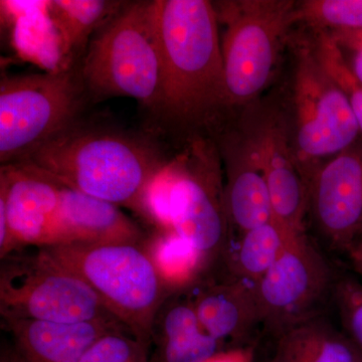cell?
I'll list each match as a JSON object with an SVG mask.
<instances>
[{"label":"cell","instance_id":"cell-1","mask_svg":"<svg viewBox=\"0 0 362 362\" xmlns=\"http://www.w3.org/2000/svg\"><path fill=\"white\" fill-rule=\"evenodd\" d=\"M168 159L148 136L80 120L25 162L66 187L140 214L145 188Z\"/></svg>","mask_w":362,"mask_h":362},{"label":"cell","instance_id":"cell-2","mask_svg":"<svg viewBox=\"0 0 362 362\" xmlns=\"http://www.w3.org/2000/svg\"><path fill=\"white\" fill-rule=\"evenodd\" d=\"M162 94L159 116L204 124L226 106L221 30L214 2L156 0Z\"/></svg>","mask_w":362,"mask_h":362},{"label":"cell","instance_id":"cell-3","mask_svg":"<svg viewBox=\"0 0 362 362\" xmlns=\"http://www.w3.org/2000/svg\"><path fill=\"white\" fill-rule=\"evenodd\" d=\"M78 69L92 101L132 98L158 118L162 59L156 0L126 1L95 33Z\"/></svg>","mask_w":362,"mask_h":362},{"label":"cell","instance_id":"cell-4","mask_svg":"<svg viewBox=\"0 0 362 362\" xmlns=\"http://www.w3.org/2000/svg\"><path fill=\"white\" fill-rule=\"evenodd\" d=\"M40 249L84 279L112 314L148 349L157 314L169 293L144 247L63 245Z\"/></svg>","mask_w":362,"mask_h":362},{"label":"cell","instance_id":"cell-5","mask_svg":"<svg viewBox=\"0 0 362 362\" xmlns=\"http://www.w3.org/2000/svg\"><path fill=\"white\" fill-rule=\"evenodd\" d=\"M88 99L78 66L42 74L2 75L1 166L28 161L42 145L78 122Z\"/></svg>","mask_w":362,"mask_h":362},{"label":"cell","instance_id":"cell-6","mask_svg":"<svg viewBox=\"0 0 362 362\" xmlns=\"http://www.w3.org/2000/svg\"><path fill=\"white\" fill-rule=\"evenodd\" d=\"M221 33L226 106L252 101L270 82L283 40L296 23L293 0L214 2Z\"/></svg>","mask_w":362,"mask_h":362},{"label":"cell","instance_id":"cell-7","mask_svg":"<svg viewBox=\"0 0 362 362\" xmlns=\"http://www.w3.org/2000/svg\"><path fill=\"white\" fill-rule=\"evenodd\" d=\"M168 183L171 230L187 240L207 265L225 257L230 245V225L225 206L218 150L194 138L181 153L161 169Z\"/></svg>","mask_w":362,"mask_h":362},{"label":"cell","instance_id":"cell-8","mask_svg":"<svg viewBox=\"0 0 362 362\" xmlns=\"http://www.w3.org/2000/svg\"><path fill=\"white\" fill-rule=\"evenodd\" d=\"M0 313L2 319L54 322L118 320L84 279L42 249L2 266Z\"/></svg>","mask_w":362,"mask_h":362},{"label":"cell","instance_id":"cell-9","mask_svg":"<svg viewBox=\"0 0 362 362\" xmlns=\"http://www.w3.org/2000/svg\"><path fill=\"white\" fill-rule=\"evenodd\" d=\"M293 82L298 164L307 182L319 160L349 149L361 132L344 93L323 70L310 45L298 49Z\"/></svg>","mask_w":362,"mask_h":362},{"label":"cell","instance_id":"cell-10","mask_svg":"<svg viewBox=\"0 0 362 362\" xmlns=\"http://www.w3.org/2000/svg\"><path fill=\"white\" fill-rule=\"evenodd\" d=\"M337 279L305 233H292L270 270L255 285L262 327L281 333L321 315Z\"/></svg>","mask_w":362,"mask_h":362},{"label":"cell","instance_id":"cell-11","mask_svg":"<svg viewBox=\"0 0 362 362\" xmlns=\"http://www.w3.org/2000/svg\"><path fill=\"white\" fill-rule=\"evenodd\" d=\"M62 189V183L28 162L1 166L0 209L18 247L64 244Z\"/></svg>","mask_w":362,"mask_h":362},{"label":"cell","instance_id":"cell-12","mask_svg":"<svg viewBox=\"0 0 362 362\" xmlns=\"http://www.w3.org/2000/svg\"><path fill=\"white\" fill-rule=\"evenodd\" d=\"M309 207L333 250L349 252L362 235V149L349 147L314 171Z\"/></svg>","mask_w":362,"mask_h":362},{"label":"cell","instance_id":"cell-13","mask_svg":"<svg viewBox=\"0 0 362 362\" xmlns=\"http://www.w3.org/2000/svg\"><path fill=\"white\" fill-rule=\"evenodd\" d=\"M263 168L274 220L293 233H305L309 185L298 164L294 147L277 118L262 121L249 138Z\"/></svg>","mask_w":362,"mask_h":362},{"label":"cell","instance_id":"cell-14","mask_svg":"<svg viewBox=\"0 0 362 362\" xmlns=\"http://www.w3.org/2000/svg\"><path fill=\"white\" fill-rule=\"evenodd\" d=\"M204 329L221 344L243 345L262 327L255 285L228 274L223 281H199L188 295Z\"/></svg>","mask_w":362,"mask_h":362},{"label":"cell","instance_id":"cell-15","mask_svg":"<svg viewBox=\"0 0 362 362\" xmlns=\"http://www.w3.org/2000/svg\"><path fill=\"white\" fill-rule=\"evenodd\" d=\"M2 322L13 334L16 354L26 362H80L105 335L114 331L129 332L118 320L54 322L2 319Z\"/></svg>","mask_w":362,"mask_h":362},{"label":"cell","instance_id":"cell-16","mask_svg":"<svg viewBox=\"0 0 362 362\" xmlns=\"http://www.w3.org/2000/svg\"><path fill=\"white\" fill-rule=\"evenodd\" d=\"M225 206L228 225L239 235L274 221L265 173L250 139H223Z\"/></svg>","mask_w":362,"mask_h":362},{"label":"cell","instance_id":"cell-17","mask_svg":"<svg viewBox=\"0 0 362 362\" xmlns=\"http://www.w3.org/2000/svg\"><path fill=\"white\" fill-rule=\"evenodd\" d=\"M61 226L63 245L143 246L147 239L120 206L65 185L62 189Z\"/></svg>","mask_w":362,"mask_h":362},{"label":"cell","instance_id":"cell-18","mask_svg":"<svg viewBox=\"0 0 362 362\" xmlns=\"http://www.w3.org/2000/svg\"><path fill=\"white\" fill-rule=\"evenodd\" d=\"M162 362H201L226 349L204 329L188 295L168 298L154 322Z\"/></svg>","mask_w":362,"mask_h":362},{"label":"cell","instance_id":"cell-19","mask_svg":"<svg viewBox=\"0 0 362 362\" xmlns=\"http://www.w3.org/2000/svg\"><path fill=\"white\" fill-rule=\"evenodd\" d=\"M358 352L346 333L321 314L278 335L270 362H356Z\"/></svg>","mask_w":362,"mask_h":362},{"label":"cell","instance_id":"cell-20","mask_svg":"<svg viewBox=\"0 0 362 362\" xmlns=\"http://www.w3.org/2000/svg\"><path fill=\"white\" fill-rule=\"evenodd\" d=\"M116 0H54L47 16L61 40V52L68 68L84 57L95 33L124 6Z\"/></svg>","mask_w":362,"mask_h":362},{"label":"cell","instance_id":"cell-21","mask_svg":"<svg viewBox=\"0 0 362 362\" xmlns=\"http://www.w3.org/2000/svg\"><path fill=\"white\" fill-rule=\"evenodd\" d=\"M143 246L169 295L194 287L209 267L201 252L175 230H156Z\"/></svg>","mask_w":362,"mask_h":362},{"label":"cell","instance_id":"cell-22","mask_svg":"<svg viewBox=\"0 0 362 362\" xmlns=\"http://www.w3.org/2000/svg\"><path fill=\"white\" fill-rule=\"evenodd\" d=\"M292 233L274 220L239 235L237 246L228 247L223 257L228 274L256 285L279 258Z\"/></svg>","mask_w":362,"mask_h":362},{"label":"cell","instance_id":"cell-23","mask_svg":"<svg viewBox=\"0 0 362 362\" xmlns=\"http://www.w3.org/2000/svg\"><path fill=\"white\" fill-rule=\"evenodd\" d=\"M296 21L315 32L362 30V0H304L297 2Z\"/></svg>","mask_w":362,"mask_h":362},{"label":"cell","instance_id":"cell-24","mask_svg":"<svg viewBox=\"0 0 362 362\" xmlns=\"http://www.w3.org/2000/svg\"><path fill=\"white\" fill-rule=\"evenodd\" d=\"M309 45L317 62L344 93L362 132V84L350 70L341 49L326 32H315Z\"/></svg>","mask_w":362,"mask_h":362},{"label":"cell","instance_id":"cell-25","mask_svg":"<svg viewBox=\"0 0 362 362\" xmlns=\"http://www.w3.org/2000/svg\"><path fill=\"white\" fill-rule=\"evenodd\" d=\"M147 350L128 331H114L98 340L80 362H148Z\"/></svg>","mask_w":362,"mask_h":362},{"label":"cell","instance_id":"cell-26","mask_svg":"<svg viewBox=\"0 0 362 362\" xmlns=\"http://www.w3.org/2000/svg\"><path fill=\"white\" fill-rule=\"evenodd\" d=\"M332 299L344 332L362 351V283L349 276L337 279Z\"/></svg>","mask_w":362,"mask_h":362},{"label":"cell","instance_id":"cell-27","mask_svg":"<svg viewBox=\"0 0 362 362\" xmlns=\"http://www.w3.org/2000/svg\"><path fill=\"white\" fill-rule=\"evenodd\" d=\"M328 33L341 49L350 70L362 84V30Z\"/></svg>","mask_w":362,"mask_h":362},{"label":"cell","instance_id":"cell-28","mask_svg":"<svg viewBox=\"0 0 362 362\" xmlns=\"http://www.w3.org/2000/svg\"><path fill=\"white\" fill-rule=\"evenodd\" d=\"M201 362H255L254 349L249 345L232 347L221 350Z\"/></svg>","mask_w":362,"mask_h":362},{"label":"cell","instance_id":"cell-29","mask_svg":"<svg viewBox=\"0 0 362 362\" xmlns=\"http://www.w3.org/2000/svg\"><path fill=\"white\" fill-rule=\"evenodd\" d=\"M347 254L357 273L362 276V235L354 243V246L350 247Z\"/></svg>","mask_w":362,"mask_h":362},{"label":"cell","instance_id":"cell-30","mask_svg":"<svg viewBox=\"0 0 362 362\" xmlns=\"http://www.w3.org/2000/svg\"><path fill=\"white\" fill-rule=\"evenodd\" d=\"M1 362H26L23 357L18 356V354H6L2 356Z\"/></svg>","mask_w":362,"mask_h":362},{"label":"cell","instance_id":"cell-31","mask_svg":"<svg viewBox=\"0 0 362 362\" xmlns=\"http://www.w3.org/2000/svg\"><path fill=\"white\" fill-rule=\"evenodd\" d=\"M356 362H362V351L359 349L358 356H357Z\"/></svg>","mask_w":362,"mask_h":362},{"label":"cell","instance_id":"cell-32","mask_svg":"<svg viewBox=\"0 0 362 362\" xmlns=\"http://www.w3.org/2000/svg\"></svg>","mask_w":362,"mask_h":362}]
</instances>
